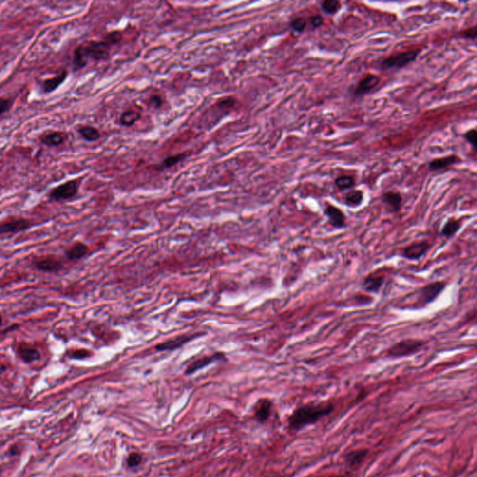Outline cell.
<instances>
[{
  "label": "cell",
  "instance_id": "f546056e",
  "mask_svg": "<svg viewBox=\"0 0 477 477\" xmlns=\"http://www.w3.org/2000/svg\"><path fill=\"white\" fill-rule=\"evenodd\" d=\"M307 25V20L304 17H296L290 21V27L293 31L303 33Z\"/></svg>",
  "mask_w": 477,
  "mask_h": 477
},
{
  "label": "cell",
  "instance_id": "7402d4cb",
  "mask_svg": "<svg viewBox=\"0 0 477 477\" xmlns=\"http://www.w3.org/2000/svg\"><path fill=\"white\" fill-rule=\"evenodd\" d=\"M364 195L361 190H350L344 197V202L351 208H357L363 202Z\"/></svg>",
  "mask_w": 477,
  "mask_h": 477
},
{
  "label": "cell",
  "instance_id": "836d02e7",
  "mask_svg": "<svg viewBox=\"0 0 477 477\" xmlns=\"http://www.w3.org/2000/svg\"><path fill=\"white\" fill-rule=\"evenodd\" d=\"M324 22V19L322 15L320 14H316V15H313V16H310L307 20V23H309L310 27L312 29H316V28H319L320 26H322Z\"/></svg>",
  "mask_w": 477,
  "mask_h": 477
},
{
  "label": "cell",
  "instance_id": "8d00e7d4",
  "mask_svg": "<svg viewBox=\"0 0 477 477\" xmlns=\"http://www.w3.org/2000/svg\"><path fill=\"white\" fill-rule=\"evenodd\" d=\"M12 106L11 99H0V117L7 113Z\"/></svg>",
  "mask_w": 477,
  "mask_h": 477
},
{
  "label": "cell",
  "instance_id": "d590c367",
  "mask_svg": "<svg viewBox=\"0 0 477 477\" xmlns=\"http://www.w3.org/2000/svg\"><path fill=\"white\" fill-rule=\"evenodd\" d=\"M149 106L154 109H158L159 107H161L162 104H163V100H162V97L159 95H154L150 96L149 101Z\"/></svg>",
  "mask_w": 477,
  "mask_h": 477
},
{
  "label": "cell",
  "instance_id": "2e32d148",
  "mask_svg": "<svg viewBox=\"0 0 477 477\" xmlns=\"http://www.w3.org/2000/svg\"><path fill=\"white\" fill-rule=\"evenodd\" d=\"M31 227V223L26 219H16L10 222L3 223L0 225V234L16 233L28 229Z\"/></svg>",
  "mask_w": 477,
  "mask_h": 477
},
{
  "label": "cell",
  "instance_id": "e575fe53",
  "mask_svg": "<svg viewBox=\"0 0 477 477\" xmlns=\"http://www.w3.org/2000/svg\"><path fill=\"white\" fill-rule=\"evenodd\" d=\"M461 37H462L463 38H465V39H469V40L476 41L477 38V26L470 27V28H468V29H466V30H464L463 32H461Z\"/></svg>",
  "mask_w": 477,
  "mask_h": 477
},
{
  "label": "cell",
  "instance_id": "9c48e42d",
  "mask_svg": "<svg viewBox=\"0 0 477 477\" xmlns=\"http://www.w3.org/2000/svg\"><path fill=\"white\" fill-rule=\"evenodd\" d=\"M381 77L378 75L367 74L363 76L354 89V95L362 97L371 94L380 85Z\"/></svg>",
  "mask_w": 477,
  "mask_h": 477
},
{
  "label": "cell",
  "instance_id": "4dcf8cb0",
  "mask_svg": "<svg viewBox=\"0 0 477 477\" xmlns=\"http://www.w3.org/2000/svg\"><path fill=\"white\" fill-rule=\"evenodd\" d=\"M143 461V456L139 452H131L126 458V464L130 469H135L141 465Z\"/></svg>",
  "mask_w": 477,
  "mask_h": 477
},
{
  "label": "cell",
  "instance_id": "e0dca14e",
  "mask_svg": "<svg viewBox=\"0 0 477 477\" xmlns=\"http://www.w3.org/2000/svg\"><path fill=\"white\" fill-rule=\"evenodd\" d=\"M459 161L460 159L458 155H449V156H445L444 158L432 159L431 161H429L428 166L431 171L445 170L446 168L455 165Z\"/></svg>",
  "mask_w": 477,
  "mask_h": 477
},
{
  "label": "cell",
  "instance_id": "44dd1931",
  "mask_svg": "<svg viewBox=\"0 0 477 477\" xmlns=\"http://www.w3.org/2000/svg\"><path fill=\"white\" fill-rule=\"evenodd\" d=\"M35 266L37 268H38L41 271L45 272H53V271H58L60 270L63 265L61 261L54 257H46L39 259L35 262Z\"/></svg>",
  "mask_w": 477,
  "mask_h": 477
},
{
  "label": "cell",
  "instance_id": "9a60e30c",
  "mask_svg": "<svg viewBox=\"0 0 477 477\" xmlns=\"http://www.w3.org/2000/svg\"><path fill=\"white\" fill-rule=\"evenodd\" d=\"M369 453V449L367 448H359V449H353L347 452L344 456L343 459L345 464L350 468H356L362 464L363 459L366 458Z\"/></svg>",
  "mask_w": 477,
  "mask_h": 477
},
{
  "label": "cell",
  "instance_id": "5b68a950",
  "mask_svg": "<svg viewBox=\"0 0 477 477\" xmlns=\"http://www.w3.org/2000/svg\"><path fill=\"white\" fill-rule=\"evenodd\" d=\"M420 50H410L406 52H400L398 53H394L385 59L381 64V68L382 70H398L405 67L406 65L411 64L416 61L417 57L420 53Z\"/></svg>",
  "mask_w": 477,
  "mask_h": 477
},
{
  "label": "cell",
  "instance_id": "f1b7e54d",
  "mask_svg": "<svg viewBox=\"0 0 477 477\" xmlns=\"http://www.w3.org/2000/svg\"><path fill=\"white\" fill-rule=\"evenodd\" d=\"M186 158H187V155L185 153H180V154L169 156V157H167V158L163 159V161L159 164V168L160 169L171 168V167L176 165L177 163H179L180 161H182L183 159H186Z\"/></svg>",
  "mask_w": 477,
  "mask_h": 477
},
{
  "label": "cell",
  "instance_id": "d6a6232c",
  "mask_svg": "<svg viewBox=\"0 0 477 477\" xmlns=\"http://www.w3.org/2000/svg\"><path fill=\"white\" fill-rule=\"evenodd\" d=\"M104 38L112 46H114L122 40V34L120 31H113V32L108 33Z\"/></svg>",
  "mask_w": 477,
  "mask_h": 477
},
{
  "label": "cell",
  "instance_id": "277c9868",
  "mask_svg": "<svg viewBox=\"0 0 477 477\" xmlns=\"http://www.w3.org/2000/svg\"><path fill=\"white\" fill-rule=\"evenodd\" d=\"M424 340H417V339H406L401 340L387 350L386 356L388 358L397 359V358H404L409 357L414 354L420 352L424 348Z\"/></svg>",
  "mask_w": 477,
  "mask_h": 477
},
{
  "label": "cell",
  "instance_id": "7a4b0ae2",
  "mask_svg": "<svg viewBox=\"0 0 477 477\" xmlns=\"http://www.w3.org/2000/svg\"><path fill=\"white\" fill-rule=\"evenodd\" d=\"M112 45L104 38L101 41H90L87 44H81L74 51L72 68L77 71L85 67L91 60L95 62L105 61L110 57Z\"/></svg>",
  "mask_w": 477,
  "mask_h": 477
},
{
  "label": "cell",
  "instance_id": "603a6c76",
  "mask_svg": "<svg viewBox=\"0 0 477 477\" xmlns=\"http://www.w3.org/2000/svg\"><path fill=\"white\" fill-rule=\"evenodd\" d=\"M89 248L83 243H76L66 250V256L69 260H77L87 255Z\"/></svg>",
  "mask_w": 477,
  "mask_h": 477
},
{
  "label": "cell",
  "instance_id": "83f0119b",
  "mask_svg": "<svg viewBox=\"0 0 477 477\" xmlns=\"http://www.w3.org/2000/svg\"><path fill=\"white\" fill-rule=\"evenodd\" d=\"M321 10L327 15H336L341 10V3L338 0H325L321 3Z\"/></svg>",
  "mask_w": 477,
  "mask_h": 477
},
{
  "label": "cell",
  "instance_id": "30bf717a",
  "mask_svg": "<svg viewBox=\"0 0 477 477\" xmlns=\"http://www.w3.org/2000/svg\"><path fill=\"white\" fill-rule=\"evenodd\" d=\"M200 335L199 334H193V335H181V336H178L174 339H172V340H167V341H164L162 343H159L157 346H156V350L158 351H170V350H174L179 349L181 347H183L185 344L189 343L191 340L196 339L197 337H199Z\"/></svg>",
  "mask_w": 477,
  "mask_h": 477
},
{
  "label": "cell",
  "instance_id": "4316f807",
  "mask_svg": "<svg viewBox=\"0 0 477 477\" xmlns=\"http://www.w3.org/2000/svg\"><path fill=\"white\" fill-rule=\"evenodd\" d=\"M78 133L82 137L85 139L86 141H89V142L97 141L98 139H100L101 137L100 132L95 127L90 126V125H86V126L79 128Z\"/></svg>",
  "mask_w": 477,
  "mask_h": 477
},
{
  "label": "cell",
  "instance_id": "8992f818",
  "mask_svg": "<svg viewBox=\"0 0 477 477\" xmlns=\"http://www.w3.org/2000/svg\"><path fill=\"white\" fill-rule=\"evenodd\" d=\"M79 181L75 179L65 182L50 191L49 197L53 201H64L74 198L78 192Z\"/></svg>",
  "mask_w": 477,
  "mask_h": 477
},
{
  "label": "cell",
  "instance_id": "ac0fdd59",
  "mask_svg": "<svg viewBox=\"0 0 477 477\" xmlns=\"http://www.w3.org/2000/svg\"><path fill=\"white\" fill-rule=\"evenodd\" d=\"M17 354L25 363H32L41 358V354L38 350L24 343H21L17 347Z\"/></svg>",
  "mask_w": 477,
  "mask_h": 477
},
{
  "label": "cell",
  "instance_id": "4fadbf2b",
  "mask_svg": "<svg viewBox=\"0 0 477 477\" xmlns=\"http://www.w3.org/2000/svg\"><path fill=\"white\" fill-rule=\"evenodd\" d=\"M382 202L390 212H399L402 208L403 197L398 191H387L382 197Z\"/></svg>",
  "mask_w": 477,
  "mask_h": 477
},
{
  "label": "cell",
  "instance_id": "6da1fadb",
  "mask_svg": "<svg viewBox=\"0 0 477 477\" xmlns=\"http://www.w3.org/2000/svg\"><path fill=\"white\" fill-rule=\"evenodd\" d=\"M335 411V405L330 401L310 402L297 405L287 419L290 432L297 433L310 425L316 424L322 419Z\"/></svg>",
  "mask_w": 477,
  "mask_h": 477
},
{
  "label": "cell",
  "instance_id": "ffe728a7",
  "mask_svg": "<svg viewBox=\"0 0 477 477\" xmlns=\"http://www.w3.org/2000/svg\"><path fill=\"white\" fill-rule=\"evenodd\" d=\"M461 226H462V219L450 217L444 224L441 230V235L445 237V239H451L455 237L456 234L460 230Z\"/></svg>",
  "mask_w": 477,
  "mask_h": 477
},
{
  "label": "cell",
  "instance_id": "cb8c5ba5",
  "mask_svg": "<svg viewBox=\"0 0 477 477\" xmlns=\"http://www.w3.org/2000/svg\"><path fill=\"white\" fill-rule=\"evenodd\" d=\"M64 134L60 132H53L41 137V142L48 147H57L64 143Z\"/></svg>",
  "mask_w": 477,
  "mask_h": 477
},
{
  "label": "cell",
  "instance_id": "3957f363",
  "mask_svg": "<svg viewBox=\"0 0 477 477\" xmlns=\"http://www.w3.org/2000/svg\"><path fill=\"white\" fill-rule=\"evenodd\" d=\"M445 282L436 281L420 288L413 294H410L411 296H408L410 298L409 307L414 309H420L427 307L441 296L445 290Z\"/></svg>",
  "mask_w": 477,
  "mask_h": 477
},
{
  "label": "cell",
  "instance_id": "7c38bea8",
  "mask_svg": "<svg viewBox=\"0 0 477 477\" xmlns=\"http://www.w3.org/2000/svg\"><path fill=\"white\" fill-rule=\"evenodd\" d=\"M225 359V354L222 352H216L213 353L212 355L209 356H203L202 358H199L198 360L194 361L191 363V364L187 367L186 369V375H191L195 372L199 371L202 368L210 365L212 363L216 361L224 360Z\"/></svg>",
  "mask_w": 477,
  "mask_h": 477
},
{
  "label": "cell",
  "instance_id": "5bb4252c",
  "mask_svg": "<svg viewBox=\"0 0 477 477\" xmlns=\"http://www.w3.org/2000/svg\"><path fill=\"white\" fill-rule=\"evenodd\" d=\"M272 407H273V403L271 400L267 399V398L261 399L258 403H256V406H255V420L259 423L267 422L268 420L270 415H271V412H272Z\"/></svg>",
  "mask_w": 477,
  "mask_h": 477
},
{
  "label": "cell",
  "instance_id": "ba28073f",
  "mask_svg": "<svg viewBox=\"0 0 477 477\" xmlns=\"http://www.w3.org/2000/svg\"><path fill=\"white\" fill-rule=\"evenodd\" d=\"M324 213L328 219L329 225L334 229H344L347 225V217L342 210L339 207L326 203L324 209Z\"/></svg>",
  "mask_w": 477,
  "mask_h": 477
},
{
  "label": "cell",
  "instance_id": "f35d334b",
  "mask_svg": "<svg viewBox=\"0 0 477 477\" xmlns=\"http://www.w3.org/2000/svg\"><path fill=\"white\" fill-rule=\"evenodd\" d=\"M326 477H348L345 475H331V476H328Z\"/></svg>",
  "mask_w": 477,
  "mask_h": 477
},
{
  "label": "cell",
  "instance_id": "52a82bcc",
  "mask_svg": "<svg viewBox=\"0 0 477 477\" xmlns=\"http://www.w3.org/2000/svg\"><path fill=\"white\" fill-rule=\"evenodd\" d=\"M430 247L431 244L426 240L414 242L412 244H408L403 247L401 250V255L403 258L408 260H412V261L420 260L422 256L426 255Z\"/></svg>",
  "mask_w": 477,
  "mask_h": 477
},
{
  "label": "cell",
  "instance_id": "74e56055",
  "mask_svg": "<svg viewBox=\"0 0 477 477\" xmlns=\"http://www.w3.org/2000/svg\"><path fill=\"white\" fill-rule=\"evenodd\" d=\"M91 355V352L86 350H75L74 352L70 355L71 358L74 359H84Z\"/></svg>",
  "mask_w": 477,
  "mask_h": 477
},
{
  "label": "cell",
  "instance_id": "ab89813d",
  "mask_svg": "<svg viewBox=\"0 0 477 477\" xmlns=\"http://www.w3.org/2000/svg\"><path fill=\"white\" fill-rule=\"evenodd\" d=\"M2 322H3V319H2V316L0 315V325L2 324Z\"/></svg>",
  "mask_w": 477,
  "mask_h": 477
},
{
  "label": "cell",
  "instance_id": "8fae6325",
  "mask_svg": "<svg viewBox=\"0 0 477 477\" xmlns=\"http://www.w3.org/2000/svg\"><path fill=\"white\" fill-rule=\"evenodd\" d=\"M385 283V276L379 272H373L366 276L362 282V288L372 294H378Z\"/></svg>",
  "mask_w": 477,
  "mask_h": 477
},
{
  "label": "cell",
  "instance_id": "d4e9b609",
  "mask_svg": "<svg viewBox=\"0 0 477 477\" xmlns=\"http://www.w3.org/2000/svg\"><path fill=\"white\" fill-rule=\"evenodd\" d=\"M141 117V113L139 111H136V110H133V109H128V110H125L124 112H122V114L120 115V123L124 126H132L134 125L135 122H137L138 120L140 119Z\"/></svg>",
  "mask_w": 477,
  "mask_h": 477
},
{
  "label": "cell",
  "instance_id": "d6986e66",
  "mask_svg": "<svg viewBox=\"0 0 477 477\" xmlns=\"http://www.w3.org/2000/svg\"><path fill=\"white\" fill-rule=\"evenodd\" d=\"M67 76H68L67 71L63 70L60 74H58L53 77H51V78L45 79L41 84V90H42L43 93L50 94V93L54 92L57 88H59L60 85H62L64 83Z\"/></svg>",
  "mask_w": 477,
  "mask_h": 477
},
{
  "label": "cell",
  "instance_id": "484cf974",
  "mask_svg": "<svg viewBox=\"0 0 477 477\" xmlns=\"http://www.w3.org/2000/svg\"><path fill=\"white\" fill-rule=\"evenodd\" d=\"M356 181L351 175H340L336 178L335 185L340 191H350L355 187Z\"/></svg>",
  "mask_w": 477,
  "mask_h": 477
},
{
  "label": "cell",
  "instance_id": "1f68e13d",
  "mask_svg": "<svg viewBox=\"0 0 477 477\" xmlns=\"http://www.w3.org/2000/svg\"><path fill=\"white\" fill-rule=\"evenodd\" d=\"M477 130L474 128V129H470L468 130L467 132L464 133L463 134V138L466 140L468 142V144H470L472 146L473 149L475 151H477Z\"/></svg>",
  "mask_w": 477,
  "mask_h": 477
}]
</instances>
